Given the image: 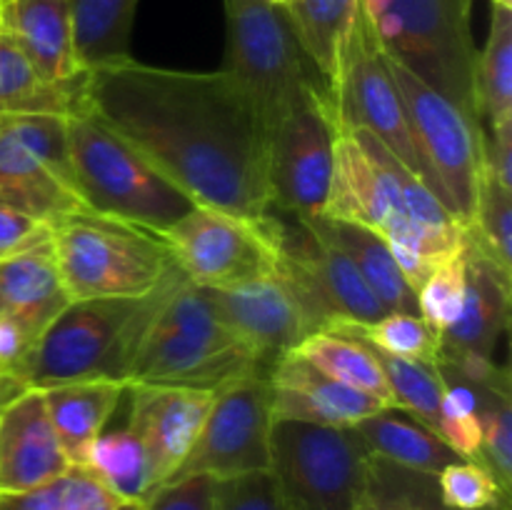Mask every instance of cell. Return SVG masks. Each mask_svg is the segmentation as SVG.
<instances>
[{"label": "cell", "instance_id": "33", "mask_svg": "<svg viewBox=\"0 0 512 510\" xmlns=\"http://www.w3.org/2000/svg\"><path fill=\"white\" fill-rule=\"evenodd\" d=\"M373 355L378 360L380 370H383L390 395H393V408L408 410L410 415L423 420L425 425H430L438 433L440 405H443L445 393L438 360L428 363V360L398 358V355H388L378 348H373Z\"/></svg>", "mask_w": 512, "mask_h": 510}, {"label": "cell", "instance_id": "40", "mask_svg": "<svg viewBox=\"0 0 512 510\" xmlns=\"http://www.w3.org/2000/svg\"><path fill=\"white\" fill-rule=\"evenodd\" d=\"M440 503L453 510H485L510 505V495L475 460H458L435 475Z\"/></svg>", "mask_w": 512, "mask_h": 510}, {"label": "cell", "instance_id": "12", "mask_svg": "<svg viewBox=\"0 0 512 510\" xmlns=\"http://www.w3.org/2000/svg\"><path fill=\"white\" fill-rule=\"evenodd\" d=\"M163 240L180 273L208 290L268 278L278 265L270 213L260 220H248L195 205L173 228L165 230Z\"/></svg>", "mask_w": 512, "mask_h": 510}, {"label": "cell", "instance_id": "14", "mask_svg": "<svg viewBox=\"0 0 512 510\" xmlns=\"http://www.w3.org/2000/svg\"><path fill=\"white\" fill-rule=\"evenodd\" d=\"M270 385L265 375L235 380L215 390L205 423L170 480L210 475L215 480L270 468ZM168 480V483H170Z\"/></svg>", "mask_w": 512, "mask_h": 510}, {"label": "cell", "instance_id": "51", "mask_svg": "<svg viewBox=\"0 0 512 510\" xmlns=\"http://www.w3.org/2000/svg\"><path fill=\"white\" fill-rule=\"evenodd\" d=\"M8 120H10V118H0V133H3V130H5V125H8Z\"/></svg>", "mask_w": 512, "mask_h": 510}, {"label": "cell", "instance_id": "38", "mask_svg": "<svg viewBox=\"0 0 512 510\" xmlns=\"http://www.w3.org/2000/svg\"><path fill=\"white\" fill-rule=\"evenodd\" d=\"M333 330L358 335L373 348L388 355H398V358L428 360V363H435L440 358L438 338L420 315L388 313L370 325H335Z\"/></svg>", "mask_w": 512, "mask_h": 510}, {"label": "cell", "instance_id": "27", "mask_svg": "<svg viewBox=\"0 0 512 510\" xmlns=\"http://www.w3.org/2000/svg\"><path fill=\"white\" fill-rule=\"evenodd\" d=\"M310 223L353 260L360 278L378 298L385 313L418 315V290L408 283L393 250L380 235L345 220L313 218Z\"/></svg>", "mask_w": 512, "mask_h": 510}, {"label": "cell", "instance_id": "11", "mask_svg": "<svg viewBox=\"0 0 512 510\" xmlns=\"http://www.w3.org/2000/svg\"><path fill=\"white\" fill-rule=\"evenodd\" d=\"M275 273L290 285L318 330L335 325H370L385 313L353 260L330 243L310 220L270 210Z\"/></svg>", "mask_w": 512, "mask_h": 510}, {"label": "cell", "instance_id": "5", "mask_svg": "<svg viewBox=\"0 0 512 510\" xmlns=\"http://www.w3.org/2000/svg\"><path fill=\"white\" fill-rule=\"evenodd\" d=\"M223 10V73L238 85L268 133L310 98L328 95L283 3L223 0Z\"/></svg>", "mask_w": 512, "mask_h": 510}, {"label": "cell", "instance_id": "8", "mask_svg": "<svg viewBox=\"0 0 512 510\" xmlns=\"http://www.w3.org/2000/svg\"><path fill=\"white\" fill-rule=\"evenodd\" d=\"M50 248L70 300L140 298L175 265L163 235L88 208L50 223Z\"/></svg>", "mask_w": 512, "mask_h": 510}, {"label": "cell", "instance_id": "54", "mask_svg": "<svg viewBox=\"0 0 512 510\" xmlns=\"http://www.w3.org/2000/svg\"><path fill=\"white\" fill-rule=\"evenodd\" d=\"M0 3H3V0H0Z\"/></svg>", "mask_w": 512, "mask_h": 510}, {"label": "cell", "instance_id": "10", "mask_svg": "<svg viewBox=\"0 0 512 510\" xmlns=\"http://www.w3.org/2000/svg\"><path fill=\"white\" fill-rule=\"evenodd\" d=\"M388 65L403 100L413 145L423 163L425 183L450 210V215L468 228L473 220L480 175L485 170L483 123L463 113L438 90L420 83L390 58Z\"/></svg>", "mask_w": 512, "mask_h": 510}, {"label": "cell", "instance_id": "1", "mask_svg": "<svg viewBox=\"0 0 512 510\" xmlns=\"http://www.w3.org/2000/svg\"><path fill=\"white\" fill-rule=\"evenodd\" d=\"M83 108L195 205L248 220L270 213L268 130L223 70L138 60L90 70Z\"/></svg>", "mask_w": 512, "mask_h": 510}, {"label": "cell", "instance_id": "21", "mask_svg": "<svg viewBox=\"0 0 512 510\" xmlns=\"http://www.w3.org/2000/svg\"><path fill=\"white\" fill-rule=\"evenodd\" d=\"M0 33L18 45L48 83L75 85L88 75L75 55L70 0H3Z\"/></svg>", "mask_w": 512, "mask_h": 510}, {"label": "cell", "instance_id": "17", "mask_svg": "<svg viewBox=\"0 0 512 510\" xmlns=\"http://www.w3.org/2000/svg\"><path fill=\"white\" fill-rule=\"evenodd\" d=\"M215 393L170 385H125V423L140 440L148 465L150 493L168 483L183 465L205 423ZM148 493V495H150Z\"/></svg>", "mask_w": 512, "mask_h": 510}, {"label": "cell", "instance_id": "26", "mask_svg": "<svg viewBox=\"0 0 512 510\" xmlns=\"http://www.w3.org/2000/svg\"><path fill=\"white\" fill-rule=\"evenodd\" d=\"M353 430L370 455L418 473L438 475L443 468L463 460L430 425L410 415L408 410L383 408L355 423Z\"/></svg>", "mask_w": 512, "mask_h": 510}, {"label": "cell", "instance_id": "25", "mask_svg": "<svg viewBox=\"0 0 512 510\" xmlns=\"http://www.w3.org/2000/svg\"><path fill=\"white\" fill-rule=\"evenodd\" d=\"M283 8L333 103L363 5L360 0H283Z\"/></svg>", "mask_w": 512, "mask_h": 510}, {"label": "cell", "instance_id": "30", "mask_svg": "<svg viewBox=\"0 0 512 510\" xmlns=\"http://www.w3.org/2000/svg\"><path fill=\"white\" fill-rule=\"evenodd\" d=\"M300 358L308 360L313 368L325 373L338 383L350 385L365 395H373L383 405L393 408V395H390L385 375L375 360L373 348L358 335L343 333V330H315L313 335L303 340L295 348Z\"/></svg>", "mask_w": 512, "mask_h": 510}, {"label": "cell", "instance_id": "13", "mask_svg": "<svg viewBox=\"0 0 512 510\" xmlns=\"http://www.w3.org/2000/svg\"><path fill=\"white\" fill-rule=\"evenodd\" d=\"M343 133L328 95H315L268 133V195L273 213L323 218Z\"/></svg>", "mask_w": 512, "mask_h": 510}, {"label": "cell", "instance_id": "19", "mask_svg": "<svg viewBox=\"0 0 512 510\" xmlns=\"http://www.w3.org/2000/svg\"><path fill=\"white\" fill-rule=\"evenodd\" d=\"M68 468L38 388L0 408V493L48 488Z\"/></svg>", "mask_w": 512, "mask_h": 510}, {"label": "cell", "instance_id": "29", "mask_svg": "<svg viewBox=\"0 0 512 510\" xmlns=\"http://www.w3.org/2000/svg\"><path fill=\"white\" fill-rule=\"evenodd\" d=\"M140 0H70L75 55L85 73L133 60L135 10Z\"/></svg>", "mask_w": 512, "mask_h": 510}, {"label": "cell", "instance_id": "6", "mask_svg": "<svg viewBox=\"0 0 512 510\" xmlns=\"http://www.w3.org/2000/svg\"><path fill=\"white\" fill-rule=\"evenodd\" d=\"M65 133L75 195L93 213L163 235L195 208L188 195L85 108L65 118Z\"/></svg>", "mask_w": 512, "mask_h": 510}, {"label": "cell", "instance_id": "3", "mask_svg": "<svg viewBox=\"0 0 512 510\" xmlns=\"http://www.w3.org/2000/svg\"><path fill=\"white\" fill-rule=\"evenodd\" d=\"M180 275L173 265L163 283L140 298L73 300L30 345L18 378L38 390L80 380L128 385L140 340Z\"/></svg>", "mask_w": 512, "mask_h": 510}, {"label": "cell", "instance_id": "23", "mask_svg": "<svg viewBox=\"0 0 512 510\" xmlns=\"http://www.w3.org/2000/svg\"><path fill=\"white\" fill-rule=\"evenodd\" d=\"M40 393L68 463L85 465L90 448L118 410L125 385L113 380H80L50 385Z\"/></svg>", "mask_w": 512, "mask_h": 510}, {"label": "cell", "instance_id": "16", "mask_svg": "<svg viewBox=\"0 0 512 510\" xmlns=\"http://www.w3.org/2000/svg\"><path fill=\"white\" fill-rule=\"evenodd\" d=\"M465 268L468 290L463 310L440 338L438 360L475 383H490L508 375V368L495 365L493 355L510 325L512 273L485 253L470 230L465 233Z\"/></svg>", "mask_w": 512, "mask_h": 510}, {"label": "cell", "instance_id": "15", "mask_svg": "<svg viewBox=\"0 0 512 510\" xmlns=\"http://www.w3.org/2000/svg\"><path fill=\"white\" fill-rule=\"evenodd\" d=\"M333 110L340 130H365L375 135L400 163L408 165L425 183L423 163L413 145L398 85L390 75L388 58L365 13L360 15L353 33L348 63L333 98Z\"/></svg>", "mask_w": 512, "mask_h": 510}, {"label": "cell", "instance_id": "48", "mask_svg": "<svg viewBox=\"0 0 512 510\" xmlns=\"http://www.w3.org/2000/svg\"><path fill=\"white\" fill-rule=\"evenodd\" d=\"M25 390H28V385H25L13 370L0 368V408H3L5 403H10L13 398H18L20 393H25Z\"/></svg>", "mask_w": 512, "mask_h": 510}, {"label": "cell", "instance_id": "9", "mask_svg": "<svg viewBox=\"0 0 512 510\" xmlns=\"http://www.w3.org/2000/svg\"><path fill=\"white\" fill-rule=\"evenodd\" d=\"M370 465L353 428L273 418L268 470L293 510H360Z\"/></svg>", "mask_w": 512, "mask_h": 510}, {"label": "cell", "instance_id": "41", "mask_svg": "<svg viewBox=\"0 0 512 510\" xmlns=\"http://www.w3.org/2000/svg\"><path fill=\"white\" fill-rule=\"evenodd\" d=\"M215 510H293L270 470L218 480Z\"/></svg>", "mask_w": 512, "mask_h": 510}, {"label": "cell", "instance_id": "24", "mask_svg": "<svg viewBox=\"0 0 512 510\" xmlns=\"http://www.w3.org/2000/svg\"><path fill=\"white\" fill-rule=\"evenodd\" d=\"M0 205L55 223L85 208L78 195L15 135L10 120L0 133Z\"/></svg>", "mask_w": 512, "mask_h": 510}, {"label": "cell", "instance_id": "52", "mask_svg": "<svg viewBox=\"0 0 512 510\" xmlns=\"http://www.w3.org/2000/svg\"><path fill=\"white\" fill-rule=\"evenodd\" d=\"M273 3H283V0H273Z\"/></svg>", "mask_w": 512, "mask_h": 510}, {"label": "cell", "instance_id": "2", "mask_svg": "<svg viewBox=\"0 0 512 510\" xmlns=\"http://www.w3.org/2000/svg\"><path fill=\"white\" fill-rule=\"evenodd\" d=\"M323 218L380 235L415 290L435 265L463 250L468 233L438 195L365 130L338 135Z\"/></svg>", "mask_w": 512, "mask_h": 510}, {"label": "cell", "instance_id": "35", "mask_svg": "<svg viewBox=\"0 0 512 510\" xmlns=\"http://www.w3.org/2000/svg\"><path fill=\"white\" fill-rule=\"evenodd\" d=\"M360 510H453L440 503L435 475L400 468L373 455L368 490ZM485 510H512L510 505H495Z\"/></svg>", "mask_w": 512, "mask_h": 510}, {"label": "cell", "instance_id": "42", "mask_svg": "<svg viewBox=\"0 0 512 510\" xmlns=\"http://www.w3.org/2000/svg\"><path fill=\"white\" fill-rule=\"evenodd\" d=\"M53 508L55 510H115L123 500L83 465H70L55 483Z\"/></svg>", "mask_w": 512, "mask_h": 510}, {"label": "cell", "instance_id": "28", "mask_svg": "<svg viewBox=\"0 0 512 510\" xmlns=\"http://www.w3.org/2000/svg\"><path fill=\"white\" fill-rule=\"evenodd\" d=\"M88 78V75H85ZM85 80L53 85L35 73L18 45L0 33V118L18 115H68L83 110Z\"/></svg>", "mask_w": 512, "mask_h": 510}, {"label": "cell", "instance_id": "34", "mask_svg": "<svg viewBox=\"0 0 512 510\" xmlns=\"http://www.w3.org/2000/svg\"><path fill=\"white\" fill-rule=\"evenodd\" d=\"M470 380V378H468ZM475 383V380H473ZM480 398V455L478 463L498 480L500 488L512 495V400L510 375L478 383Z\"/></svg>", "mask_w": 512, "mask_h": 510}, {"label": "cell", "instance_id": "18", "mask_svg": "<svg viewBox=\"0 0 512 510\" xmlns=\"http://www.w3.org/2000/svg\"><path fill=\"white\" fill-rule=\"evenodd\" d=\"M208 293L220 318L258 355L268 373L280 358L293 353L308 335L318 330L298 295L278 273Z\"/></svg>", "mask_w": 512, "mask_h": 510}, {"label": "cell", "instance_id": "53", "mask_svg": "<svg viewBox=\"0 0 512 510\" xmlns=\"http://www.w3.org/2000/svg\"><path fill=\"white\" fill-rule=\"evenodd\" d=\"M0 313H3V308H0Z\"/></svg>", "mask_w": 512, "mask_h": 510}, {"label": "cell", "instance_id": "39", "mask_svg": "<svg viewBox=\"0 0 512 510\" xmlns=\"http://www.w3.org/2000/svg\"><path fill=\"white\" fill-rule=\"evenodd\" d=\"M468 290V268H465V245L458 255L435 265L418 288V315L425 320L433 335L443 338L445 330L458 320Z\"/></svg>", "mask_w": 512, "mask_h": 510}, {"label": "cell", "instance_id": "37", "mask_svg": "<svg viewBox=\"0 0 512 510\" xmlns=\"http://www.w3.org/2000/svg\"><path fill=\"white\" fill-rule=\"evenodd\" d=\"M468 230L500 268L512 273V190L500 185L488 168L480 175Z\"/></svg>", "mask_w": 512, "mask_h": 510}, {"label": "cell", "instance_id": "36", "mask_svg": "<svg viewBox=\"0 0 512 510\" xmlns=\"http://www.w3.org/2000/svg\"><path fill=\"white\" fill-rule=\"evenodd\" d=\"M440 373H443L445 393L443 405H440V423L438 435L460 455L463 460H475L478 463L480 455V398H478V383L465 378L450 365L440 363Z\"/></svg>", "mask_w": 512, "mask_h": 510}, {"label": "cell", "instance_id": "7", "mask_svg": "<svg viewBox=\"0 0 512 510\" xmlns=\"http://www.w3.org/2000/svg\"><path fill=\"white\" fill-rule=\"evenodd\" d=\"M360 5L395 65L480 120L475 105L478 50L470 30L473 0H360Z\"/></svg>", "mask_w": 512, "mask_h": 510}, {"label": "cell", "instance_id": "47", "mask_svg": "<svg viewBox=\"0 0 512 510\" xmlns=\"http://www.w3.org/2000/svg\"><path fill=\"white\" fill-rule=\"evenodd\" d=\"M0 510H55L53 490L48 485L30 493H0Z\"/></svg>", "mask_w": 512, "mask_h": 510}, {"label": "cell", "instance_id": "31", "mask_svg": "<svg viewBox=\"0 0 512 510\" xmlns=\"http://www.w3.org/2000/svg\"><path fill=\"white\" fill-rule=\"evenodd\" d=\"M475 105L488 123L512 115V10L493 5L490 33L475 60Z\"/></svg>", "mask_w": 512, "mask_h": 510}, {"label": "cell", "instance_id": "43", "mask_svg": "<svg viewBox=\"0 0 512 510\" xmlns=\"http://www.w3.org/2000/svg\"><path fill=\"white\" fill-rule=\"evenodd\" d=\"M218 480L210 475H188L155 488L143 500L145 510H215Z\"/></svg>", "mask_w": 512, "mask_h": 510}, {"label": "cell", "instance_id": "46", "mask_svg": "<svg viewBox=\"0 0 512 510\" xmlns=\"http://www.w3.org/2000/svg\"><path fill=\"white\" fill-rule=\"evenodd\" d=\"M30 345H33V340L25 335V330L13 318L0 313V368L13 370L18 375V368L28 355Z\"/></svg>", "mask_w": 512, "mask_h": 510}, {"label": "cell", "instance_id": "44", "mask_svg": "<svg viewBox=\"0 0 512 510\" xmlns=\"http://www.w3.org/2000/svg\"><path fill=\"white\" fill-rule=\"evenodd\" d=\"M50 238V225L23 210L0 205V260L45 243Z\"/></svg>", "mask_w": 512, "mask_h": 510}, {"label": "cell", "instance_id": "20", "mask_svg": "<svg viewBox=\"0 0 512 510\" xmlns=\"http://www.w3.org/2000/svg\"><path fill=\"white\" fill-rule=\"evenodd\" d=\"M268 385L273 418L353 428L360 420L388 408L373 395L328 378L295 350L273 365L268 373Z\"/></svg>", "mask_w": 512, "mask_h": 510}, {"label": "cell", "instance_id": "49", "mask_svg": "<svg viewBox=\"0 0 512 510\" xmlns=\"http://www.w3.org/2000/svg\"><path fill=\"white\" fill-rule=\"evenodd\" d=\"M115 510H145L143 500H123Z\"/></svg>", "mask_w": 512, "mask_h": 510}, {"label": "cell", "instance_id": "32", "mask_svg": "<svg viewBox=\"0 0 512 510\" xmlns=\"http://www.w3.org/2000/svg\"><path fill=\"white\" fill-rule=\"evenodd\" d=\"M83 468L93 470L120 500L148 498L150 483L143 445L128 423L105 428L90 448Z\"/></svg>", "mask_w": 512, "mask_h": 510}, {"label": "cell", "instance_id": "50", "mask_svg": "<svg viewBox=\"0 0 512 510\" xmlns=\"http://www.w3.org/2000/svg\"><path fill=\"white\" fill-rule=\"evenodd\" d=\"M493 5H500V8H510L512 10V0H490Z\"/></svg>", "mask_w": 512, "mask_h": 510}, {"label": "cell", "instance_id": "45", "mask_svg": "<svg viewBox=\"0 0 512 510\" xmlns=\"http://www.w3.org/2000/svg\"><path fill=\"white\" fill-rule=\"evenodd\" d=\"M485 168L500 185L512 190V115L490 123V138H485Z\"/></svg>", "mask_w": 512, "mask_h": 510}, {"label": "cell", "instance_id": "4", "mask_svg": "<svg viewBox=\"0 0 512 510\" xmlns=\"http://www.w3.org/2000/svg\"><path fill=\"white\" fill-rule=\"evenodd\" d=\"M265 375L258 355L220 318L210 293L180 275L135 353L128 383L215 390Z\"/></svg>", "mask_w": 512, "mask_h": 510}, {"label": "cell", "instance_id": "22", "mask_svg": "<svg viewBox=\"0 0 512 510\" xmlns=\"http://www.w3.org/2000/svg\"><path fill=\"white\" fill-rule=\"evenodd\" d=\"M70 303L50 238L0 260V308L33 343Z\"/></svg>", "mask_w": 512, "mask_h": 510}]
</instances>
